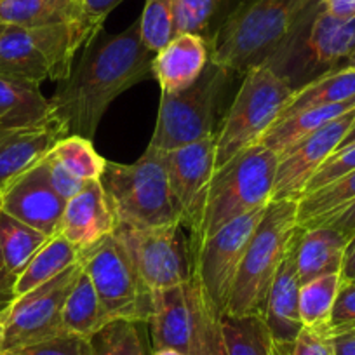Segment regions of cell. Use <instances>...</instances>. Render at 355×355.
I'll list each match as a JSON object with an SVG mask.
<instances>
[{"label":"cell","instance_id":"6da1fadb","mask_svg":"<svg viewBox=\"0 0 355 355\" xmlns=\"http://www.w3.org/2000/svg\"><path fill=\"white\" fill-rule=\"evenodd\" d=\"M153 58L141 40L139 21L114 35L98 33L82 53L78 67L58 82L51 98L63 135L93 141L108 107L128 89L153 77Z\"/></svg>","mask_w":355,"mask_h":355},{"label":"cell","instance_id":"7a4b0ae2","mask_svg":"<svg viewBox=\"0 0 355 355\" xmlns=\"http://www.w3.org/2000/svg\"><path fill=\"white\" fill-rule=\"evenodd\" d=\"M355 47V18L340 19L312 0L277 49L263 64L293 91L345 67Z\"/></svg>","mask_w":355,"mask_h":355},{"label":"cell","instance_id":"3957f363","mask_svg":"<svg viewBox=\"0 0 355 355\" xmlns=\"http://www.w3.org/2000/svg\"><path fill=\"white\" fill-rule=\"evenodd\" d=\"M312 0H241L211 42V61L244 75L272 56Z\"/></svg>","mask_w":355,"mask_h":355},{"label":"cell","instance_id":"277c9868","mask_svg":"<svg viewBox=\"0 0 355 355\" xmlns=\"http://www.w3.org/2000/svg\"><path fill=\"white\" fill-rule=\"evenodd\" d=\"M277 164L279 155L263 143H256L214 169L207 187L199 235L190 242L192 251L230 221L272 202Z\"/></svg>","mask_w":355,"mask_h":355},{"label":"cell","instance_id":"5b68a950","mask_svg":"<svg viewBox=\"0 0 355 355\" xmlns=\"http://www.w3.org/2000/svg\"><path fill=\"white\" fill-rule=\"evenodd\" d=\"M298 228V200H272L266 206L245 249L223 315L263 317L270 286Z\"/></svg>","mask_w":355,"mask_h":355},{"label":"cell","instance_id":"8992f818","mask_svg":"<svg viewBox=\"0 0 355 355\" xmlns=\"http://www.w3.org/2000/svg\"><path fill=\"white\" fill-rule=\"evenodd\" d=\"M98 33L85 23L25 28L0 25V75L42 84L70 77L73 58Z\"/></svg>","mask_w":355,"mask_h":355},{"label":"cell","instance_id":"52a82bcc","mask_svg":"<svg viewBox=\"0 0 355 355\" xmlns=\"http://www.w3.org/2000/svg\"><path fill=\"white\" fill-rule=\"evenodd\" d=\"M234 71L209 60L206 70L180 93L160 94L155 131L148 146L169 152L218 135Z\"/></svg>","mask_w":355,"mask_h":355},{"label":"cell","instance_id":"ba28073f","mask_svg":"<svg viewBox=\"0 0 355 355\" xmlns=\"http://www.w3.org/2000/svg\"><path fill=\"white\" fill-rule=\"evenodd\" d=\"M100 182L117 223L148 228L180 221L160 150L148 146L132 164L107 160Z\"/></svg>","mask_w":355,"mask_h":355},{"label":"cell","instance_id":"9c48e42d","mask_svg":"<svg viewBox=\"0 0 355 355\" xmlns=\"http://www.w3.org/2000/svg\"><path fill=\"white\" fill-rule=\"evenodd\" d=\"M216 135V167L259 143L291 101L293 91L266 64L245 71Z\"/></svg>","mask_w":355,"mask_h":355},{"label":"cell","instance_id":"30bf717a","mask_svg":"<svg viewBox=\"0 0 355 355\" xmlns=\"http://www.w3.org/2000/svg\"><path fill=\"white\" fill-rule=\"evenodd\" d=\"M78 263L94 284L108 320L148 322L152 291L139 277L135 261L114 234L80 249Z\"/></svg>","mask_w":355,"mask_h":355},{"label":"cell","instance_id":"8fae6325","mask_svg":"<svg viewBox=\"0 0 355 355\" xmlns=\"http://www.w3.org/2000/svg\"><path fill=\"white\" fill-rule=\"evenodd\" d=\"M180 221L162 227H129L117 223L114 235L135 261L150 291L185 284L193 275V251Z\"/></svg>","mask_w":355,"mask_h":355},{"label":"cell","instance_id":"7c38bea8","mask_svg":"<svg viewBox=\"0 0 355 355\" xmlns=\"http://www.w3.org/2000/svg\"><path fill=\"white\" fill-rule=\"evenodd\" d=\"M80 274V263H75L46 284L18 296L11 309L0 317L4 322L2 352L64 334L63 306Z\"/></svg>","mask_w":355,"mask_h":355},{"label":"cell","instance_id":"4fadbf2b","mask_svg":"<svg viewBox=\"0 0 355 355\" xmlns=\"http://www.w3.org/2000/svg\"><path fill=\"white\" fill-rule=\"evenodd\" d=\"M265 209H256L230 221L193 249V275L221 315L227 312L242 258Z\"/></svg>","mask_w":355,"mask_h":355},{"label":"cell","instance_id":"5bb4252c","mask_svg":"<svg viewBox=\"0 0 355 355\" xmlns=\"http://www.w3.org/2000/svg\"><path fill=\"white\" fill-rule=\"evenodd\" d=\"M162 155L180 223L192 242L199 235L207 187L216 169V136Z\"/></svg>","mask_w":355,"mask_h":355},{"label":"cell","instance_id":"9a60e30c","mask_svg":"<svg viewBox=\"0 0 355 355\" xmlns=\"http://www.w3.org/2000/svg\"><path fill=\"white\" fill-rule=\"evenodd\" d=\"M355 124V108L303 138L279 157L272 200H300L319 167L336 152Z\"/></svg>","mask_w":355,"mask_h":355},{"label":"cell","instance_id":"2e32d148","mask_svg":"<svg viewBox=\"0 0 355 355\" xmlns=\"http://www.w3.org/2000/svg\"><path fill=\"white\" fill-rule=\"evenodd\" d=\"M64 206L67 200L58 196L47 178L44 159L0 193V209L49 237L60 235Z\"/></svg>","mask_w":355,"mask_h":355},{"label":"cell","instance_id":"e0dca14e","mask_svg":"<svg viewBox=\"0 0 355 355\" xmlns=\"http://www.w3.org/2000/svg\"><path fill=\"white\" fill-rule=\"evenodd\" d=\"M302 227L295 232L289 244L288 254L275 275L274 282L266 298L263 320L266 329L274 340L279 355H289L293 343L303 329L302 315H300V281L298 266H296V245H298Z\"/></svg>","mask_w":355,"mask_h":355},{"label":"cell","instance_id":"ac0fdd59","mask_svg":"<svg viewBox=\"0 0 355 355\" xmlns=\"http://www.w3.org/2000/svg\"><path fill=\"white\" fill-rule=\"evenodd\" d=\"M146 326L152 336V352L174 348L192 355L196 315L190 281L152 291V312Z\"/></svg>","mask_w":355,"mask_h":355},{"label":"cell","instance_id":"d6986e66","mask_svg":"<svg viewBox=\"0 0 355 355\" xmlns=\"http://www.w3.org/2000/svg\"><path fill=\"white\" fill-rule=\"evenodd\" d=\"M115 227L117 220L101 182L91 180L77 196L67 200L60 235L80 251L114 234Z\"/></svg>","mask_w":355,"mask_h":355},{"label":"cell","instance_id":"ffe728a7","mask_svg":"<svg viewBox=\"0 0 355 355\" xmlns=\"http://www.w3.org/2000/svg\"><path fill=\"white\" fill-rule=\"evenodd\" d=\"M211 60V44L192 33H180L153 58V77L162 93H180L193 84Z\"/></svg>","mask_w":355,"mask_h":355},{"label":"cell","instance_id":"44dd1931","mask_svg":"<svg viewBox=\"0 0 355 355\" xmlns=\"http://www.w3.org/2000/svg\"><path fill=\"white\" fill-rule=\"evenodd\" d=\"M61 138H64V135L56 124L0 129V193L16 178L39 164Z\"/></svg>","mask_w":355,"mask_h":355},{"label":"cell","instance_id":"7402d4cb","mask_svg":"<svg viewBox=\"0 0 355 355\" xmlns=\"http://www.w3.org/2000/svg\"><path fill=\"white\" fill-rule=\"evenodd\" d=\"M51 124L58 125L53 105L44 96L39 84L0 75V129L40 128Z\"/></svg>","mask_w":355,"mask_h":355},{"label":"cell","instance_id":"603a6c76","mask_svg":"<svg viewBox=\"0 0 355 355\" xmlns=\"http://www.w3.org/2000/svg\"><path fill=\"white\" fill-rule=\"evenodd\" d=\"M348 241L350 239L329 225L302 228L296 245V266L302 284L324 275L340 274Z\"/></svg>","mask_w":355,"mask_h":355},{"label":"cell","instance_id":"cb8c5ba5","mask_svg":"<svg viewBox=\"0 0 355 355\" xmlns=\"http://www.w3.org/2000/svg\"><path fill=\"white\" fill-rule=\"evenodd\" d=\"M70 23H85L89 26V23L85 21L84 0H2L0 2V25L35 28V26L70 25Z\"/></svg>","mask_w":355,"mask_h":355},{"label":"cell","instance_id":"d4e9b609","mask_svg":"<svg viewBox=\"0 0 355 355\" xmlns=\"http://www.w3.org/2000/svg\"><path fill=\"white\" fill-rule=\"evenodd\" d=\"M355 100L345 101V103L338 105H327V107H317L309 108V110L298 112L295 115L281 119L275 122L266 135L259 139V143L266 146L268 150L281 157L282 153L288 152L291 146L302 141L303 138L310 136L312 132L319 131L326 124H329L334 119L341 117L347 112L354 110Z\"/></svg>","mask_w":355,"mask_h":355},{"label":"cell","instance_id":"484cf974","mask_svg":"<svg viewBox=\"0 0 355 355\" xmlns=\"http://www.w3.org/2000/svg\"><path fill=\"white\" fill-rule=\"evenodd\" d=\"M61 320H63L64 334L84 338V340L91 338L105 324L110 322L101 306L94 284L87 277L84 268L64 302Z\"/></svg>","mask_w":355,"mask_h":355},{"label":"cell","instance_id":"4316f807","mask_svg":"<svg viewBox=\"0 0 355 355\" xmlns=\"http://www.w3.org/2000/svg\"><path fill=\"white\" fill-rule=\"evenodd\" d=\"M355 202V169L298 200V227H322Z\"/></svg>","mask_w":355,"mask_h":355},{"label":"cell","instance_id":"83f0119b","mask_svg":"<svg viewBox=\"0 0 355 355\" xmlns=\"http://www.w3.org/2000/svg\"><path fill=\"white\" fill-rule=\"evenodd\" d=\"M350 100H355V68L341 67L295 91L279 121L309 108L327 107Z\"/></svg>","mask_w":355,"mask_h":355},{"label":"cell","instance_id":"f1b7e54d","mask_svg":"<svg viewBox=\"0 0 355 355\" xmlns=\"http://www.w3.org/2000/svg\"><path fill=\"white\" fill-rule=\"evenodd\" d=\"M241 0H174L176 33H192L213 42Z\"/></svg>","mask_w":355,"mask_h":355},{"label":"cell","instance_id":"f546056e","mask_svg":"<svg viewBox=\"0 0 355 355\" xmlns=\"http://www.w3.org/2000/svg\"><path fill=\"white\" fill-rule=\"evenodd\" d=\"M75 263H78V249L63 235H54L35 252L21 272L16 282V293L21 296L46 284Z\"/></svg>","mask_w":355,"mask_h":355},{"label":"cell","instance_id":"4dcf8cb0","mask_svg":"<svg viewBox=\"0 0 355 355\" xmlns=\"http://www.w3.org/2000/svg\"><path fill=\"white\" fill-rule=\"evenodd\" d=\"M49 239V235L0 209V261L15 277L21 275L30 259Z\"/></svg>","mask_w":355,"mask_h":355},{"label":"cell","instance_id":"1f68e13d","mask_svg":"<svg viewBox=\"0 0 355 355\" xmlns=\"http://www.w3.org/2000/svg\"><path fill=\"white\" fill-rule=\"evenodd\" d=\"M228 355H279L263 317L221 315Z\"/></svg>","mask_w":355,"mask_h":355},{"label":"cell","instance_id":"d6a6232c","mask_svg":"<svg viewBox=\"0 0 355 355\" xmlns=\"http://www.w3.org/2000/svg\"><path fill=\"white\" fill-rule=\"evenodd\" d=\"M141 322L110 320L85 340L84 355H150Z\"/></svg>","mask_w":355,"mask_h":355},{"label":"cell","instance_id":"836d02e7","mask_svg":"<svg viewBox=\"0 0 355 355\" xmlns=\"http://www.w3.org/2000/svg\"><path fill=\"white\" fill-rule=\"evenodd\" d=\"M190 293L196 315L192 355H228L221 327V313L209 302L196 275L190 279Z\"/></svg>","mask_w":355,"mask_h":355},{"label":"cell","instance_id":"e575fe53","mask_svg":"<svg viewBox=\"0 0 355 355\" xmlns=\"http://www.w3.org/2000/svg\"><path fill=\"white\" fill-rule=\"evenodd\" d=\"M49 155L56 162H60L68 173L84 182L100 180L107 166V160L94 150L93 141L82 136L71 135L58 139L51 148Z\"/></svg>","mask_w":355,"mask_h":355},{"label":"cell","instance_id":"d590c367","mask_svg":"<svg viewBox=\"0 0 355 355\" xmlns=\"http://www.w3.org/2000/svg\"><path fill=\"white\" fill-rule=\"evenodd\" d=\"M340 274L324 275L302 284L300 289V315L305 327L327 329L338 289H340Z\"/></svg>","mask_w":355,"mask_h":355},{"label":"cell","instance_id":"8d00e7d4","mask_svg":"<svg viewBox=\"0 0 355 355\" xmlns=\"http://www.w3.org/2000/svg\"><path fill=\"white\" fill-rule=\"evenodd\" d=\"M138 21L143 44L157 54L178 35L174 0H145V8Z\"/></svg>","mask_w":355,"mask_h":355},{"label":"cell","instance_id":"74e56055","mask_svg":"<svg viewBox=\"0 0 355 355\" xmlns=\"http://www.w3.org/2000/svg\"><path fill=\"white\" fill-rule=\"evenodd\" d=\"M327 333L333 338L355 333V282L341 281Z\"/></svg>","mask_w":355,"mask_h":355},{"label":"cell","instance_id":"f35d334b","mask_svg":"<svg viewBox=\"0 0 355 355\" xmlns=\"http://www.w3.org/2000/svg\"><path fill=\"white\" fill-rule=\"evenodd\" d=\"M355 169V145L347 146L343 150H336L322 166L319 167L315 174L312 176V180L306 185L305 193L315 192V190L322 189L327 183L334 182L343 174L350 173V171ZM303 193V196H305Z\"/></svg>","mask_w":355,"mask_h":355},{"label":"cell","instance_id":"ab89813d","mask_svg":"<svg viewBox=\"0 0 355 355\" xmlns=\"http://www.w3.org/2000/svg\"><path fill=\"white\" fill-rule=\"evenodd\" d=\"M85 340L71 334H61L53 340L40 341V343L26 345L15 350L2 352L0 355H84Z\"/></svg>","mask_w":355,"mask_h":355},{"label":"cell","instance_id":"60d3db41","mask_svg":"<svg viewBox=\"0 0 355 355\" xmlns=\"http://www.w3.org/2000/svg\"><path fill=\"white\" fill-rule=\"evenodd\" d=\"M289 355H336L334 338L327 333V329L303 326L289 350Z\"/></svg>","mask_w":355,"mask_h":355},{"label":"cell","instance_id":"b9f144b4","mask_svg":"<svg viewBox=\"0 0 355 355\" xmlns=\"http://www.w3.org/2000/svg\"><path fill=\"white\" fill-rule=\"evenodd\" d=\"M44 162H46L47 178H49L51 185H53V189L56 190V193L61 199L70 200L71 197L77 196V193L84 189L85 183H87L84 182V180L75 178L71 173H68V171L64 169L60 162H56L49 153L44 157Z\"/></svg>","mask_w":355,"mask_h":355},{"label":"cell","instance_id":"7bdbcfd3","mask_svg":"<svg viewBox=\"0 0 355 355\" xmlns=\"http://www.w3.org/2000/svg\"><path fill=\"white\" fill-rule=\"evenodd\" d=\"M124 0H84V12H85V21L94 32L100 33L103 28L105 19L108 18L112 11L117 6H121Z\"/></svg>","mask_w":355,"mask_h":355},{"label":"cell","instance_id":"ee69618b","mask_svg":"<svg viewBox=\"0 0 355 355\" xmlns=\"http://www.w3.org/2000/svg\"><path fill=\"white\" fill-rule=\"evenodd\" d=\"M16 282H18V277H15V275L6 268L4 263L0 261V317L4 315V313L11 309V305L16 302V298H18Z\"/></svg>","mask_w":355,"mask_h":355},{"label":"cell","instance_id":"f6af8a7d","mask_svg":"<svg viewBox=\"0 0 355 355\" xmlns=\"http://www.w3.org/2000/svg\"><path fill=\"white\" fill-rule=\"evenodd\" d=\"M326 225L336 228L338 232L345 235L347 239H352L355 235V202H352L347 209L341 211L340 214L327 221Z\"/></svg>","mask_w":355,"mask_h":355},{"label":"cell","instance_id":"bcb514c9","mask_svg":"<svg viewBox=\"0 0 355 355\" xmlns=\"http://www.w3.org/2000/svg\"><path fill=\"white\" fill-rule=\"evenodd\" d=\"M327 12L334 18L354 19L355 18V0H320Z\"/></svg>","mask_w":355,"mask_h":355},{"label":"cell","instance_id":"7dc6e473","mask_svg":"<svg viewBox=\"0 0 355 355\" xmlns=\"http://www.w3.org/2000/svg\"><path fill=\"white\" fill-rule=\"evenodd\" d=\"M340 277L343 282H355V235L348 241L347 249H345Z\"/></svg>","mask_w":355,"mask_h":355},{"label":"cell","instance_id":"c3c4849f","mask_svg":"<svg viewBox=\"0 0 355 355\" xmlns=\"http://www.w3.org/2000/svg\"><path fill=\"white\" fill-rule=\"evenodd\" d=\"M334 354L355 355V333L334 336Z\"/></svg>","mask_w":355,"mask_h":355},{"label":"cell","instance_id":"681fc988","mask_svg":"<svg viewBox=\"0 0 355 355\" xmlns=\"http://www.w3.org/2000/svg\"><path fill=\"white\" fill-rule=\"evenodd\" d=\"M352 145H355V124L352 125V129L348 131V135L345 136L343 141L340 143V146H338L336 150H343V148H347V146H352Z\"/></svg>","mask_w":355,"mask_h":355},{"label":"cell","instance_id":"f907efd6","mask_svg":"<svg viewBox=\"0 0 355 355\" xmlns=\"http://www.w3.org/2000/svg\"><path fill=\"white\" fill-rule=\"evenodd\" d=\"M152 355H189V354H183V352L174 350V348H162V350L152 352Z\"/></svg>","mask_w":355,"mask_h":355},{"label":"cell","instance_id":"816d5d0a","mask_svg":"<svg viewBox=\"0 0 355 355\" xmlns=\"http://www.w3.org/2000/svg\"><path fill=\"white\" fill-rule=\"evenodd\" d=\"M345 67L355 68V47H354V51L350 53V56L347 58V61H345Z\"/></svg>","mask_w":355,"mask_h":355},{"label":"cell","instance_id":"f5cc1de1","mask_svg":"<svg viewBox=\"0 0 355 355\" xmlns=\"http://www.w3.org/2000/svg\"><path fill=\"white\" fill-rule=\"evenodd\" d=\"M2 341H4V322L0 319V352H2Z\"/></svg>","mask_w":355,"mask_h":355},{"label":"cell","instance_id":"db71d44e","mask_svg":"<svg viewBox=\"0 0 355 355\" xmlns=\"http://www.w3.org/2000/svg\"><path fill=\"white\" fill-rule=\"evenodd\" d=\"M0 2H2V0H0Z\"/></svg>","mask_w":355,"mask_h":355}]
</instances>
